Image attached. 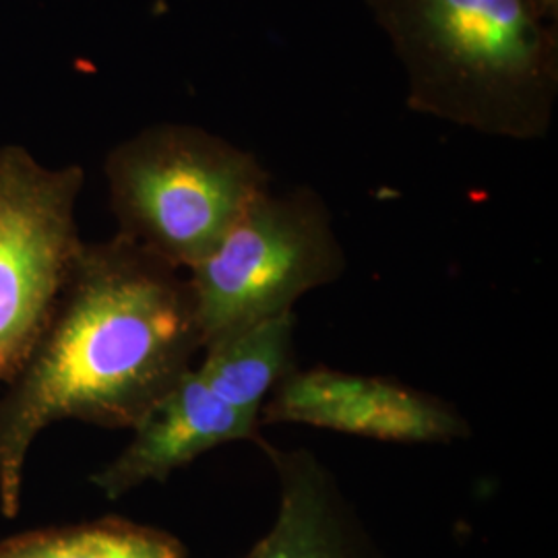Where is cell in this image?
Wrapping results in <instances>:
<instances>
[{
	"label": "cell",
	"mask_w": 558,
	"mask_h": 558,
	"mask_svg": "<svg viewBox=\"0 0 558 558\" xmlns=\"http://www.w3.org/2000/svg\"><path fill=\"white\" fill-rule=\"evenodd\" d=\"M260 439L259 424L221 401L193 364L141 418L131 442L92 482L106 499H122L149 482L170 478L221 445Z\"/></svg>",
	"instance_id": "obj_7"
},
{
	"label": "cell",
	"mask_w": 558,
	"mask_h": 558,
	"mask_svg": "<svg viewBox=\"0 0 558 558\" xmlns=\"http://www.w3.org/2000/svg\"><path fill=\"white\" fill-rule=\"evenodd\" d=\"M527 7L538 15L539 20L557 25L558 0H525Z\"/></svg>",
	"instance_id": "obj_11"
},
{
	"label": "cell",
	"mask_w": 558,
	"mask_h": 558,
	"mask_svg": "<svg viewBox=\"0 0 558 558\" xmlns=\"http://www.w3.org/2000/svg\"><path fill=\"white\" fill-rule=\"evenodd\" d=\"M294 313L259 320L209 341L195 364L209 389L260 426V410L279 383L296 371Z\"/></svg>",
	"instance_id": "obj_9"
},
{
	"label": "cell",
	"mask_w": 558,
	"mask_h": 558,
	"mask_svg": "<svg viewBox=\"0 0 558 558\" xmlns=\"http://www.w3.org/2000/svg\"><path fill=\"white\" fill-rule=\"evenodd\" d=\"M203 350L186 274L120 234L83 242L40 339L0 396V513L21 509L34 442L62 420L135 428Z\"/></svg>",
	"instance_id": "obj_1"
},
{
	"label": "cell",
	"mask_w": 558,
	"mask_h": 558,
	"mask_svg": "<svg viewBox=\"0 0 558 558\" xmlns=\"http://www.w3.org/2000/svg\"><path fill=\"white\" fill-rule=\"evenodd\" d=\"M348 267L333 218L317 191L299 186L253 201L186 279L203 348L232 331L294 313L304 294L338 281Z\"/></svg>",
	"instance_id": "obj_4"
},
{
	"label": "cell",
	"mask_w": 558,
	"mask_h": 558,
	"mask_svg": "<svg viewBox=\"0 0 558 558\" xmlns=\"http://www.w3.org/2000/svg\"><path fill=\"white\" fill-rule=\"evenodd\" d=\"M257 445L278 476V515L242 558H380L371 530L323 459L265 439Z\"/></svg>",
	"instance_id": "obj_8"
},
{
	"label": "cell",
	"mask_w": 558,
	"mask_h": 558,
	"mask_svg": "<svg viewBox=\"0 0 558 558\" xmlns=\"http://www.w3.org/2000/svg\"><path fill=\"white\" fill-rule=\"evenodd\" d=\"M265 424H302L364 439L449 445L472 435L470 422L433 393L387 377L327 366L296 368L260 410Z\"/></svg>",
	"instance_id": "obj_6"
},
{
	"label": "cell",
	"mask_w": 558,
	"mask_h": 558,
	"mask_svg": "<svg viewBox=\"0 0 558 558\" xmlns=\"http://www.w3.org/2000/svg\"><path fill=\"white\" fill-rule=\"evenodd\" d=\"M391 41L408 106L480 135L544 140L558 98L557 25L525 0H364Z\"/></svg>",
	"instance_id": "obj_2"
},
{
	"label": "cell",
	"mask_w": 558,
	"mask_h": 558,
	"mask_svg": "<svg viewBox=\"0 0 558 558\" xmlns=\"http://www.w3.org/2000/svg\"><path fill=\"white\" fill-rule=\"evenodd\" d=\"M120 236L189 271L271 189L255 154L193 124H154L104 166Z\"/></svg>",
	"instance_id": "obj_3"
},
{
	"label": "cell",
	"mask_w": 558,
	"mask_h": 558,
	"mask_svg": "<svg viewBox=\"0 0 558 558\" xmlns=\"http://www.w3.org/2000/svg\"><path fill=\"white\" fill-rule=\"evenodd\" d=\"M0 558H189V550L170 532L106 518L2 538Z\"/></svg>",
	"instance_id": "obj_10"
},
{
	"label": "cell",
	"mask_w": 558,
	"mask_h": 558,
	"mask_svg": "<svg viewBox=\"0 0 558 558\" xmlns=\"http://www.w3.org/2000/svg\"><path fill=\"white\" fill-rule=\"evenodd\" d=\"M83 182L80 166L48 168L21 145L0 149V385L34 350L80 253Z\"/></svg>",
	"instance_id": "obj_5"
}]
</instances>
